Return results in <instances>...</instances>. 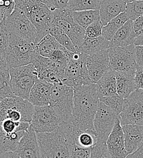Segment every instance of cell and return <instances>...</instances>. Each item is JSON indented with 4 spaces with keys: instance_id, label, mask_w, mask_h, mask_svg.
<instances>
[{
    "instance_id": "obj_1",
    "label": "cell",
    "mask_w": 143,
    "mask_h": 158,
    "mask_svg": "<svg viewBox=\"0 0 143 158\" xmlns=\"http://www.w3.org/2000/svg\"><path fill=\"white\" fill-rule=\"evenodd\" d=\"M99 102L96 83L83 85L74 89L72 118L74 136L84 131L96 134L94 119Z\"/></svg>"
},
{
    "instance_id": "obj_2",
    "label": "cell",
    "mask_w": 143,
    "mask_h": 158,
    "mask_svg": "<svg viewBox=\"0 0 143 158\" xmlns=\"http://www.w3.org/2000/svg\"><path fill=\"white\" fill-rule=\"evenodd\" d=\"M36 135L40 158H70L74 143L72 124L63 122L52 132Z\"/></svg>"
},
{
    "instance_id": "obj_3",
    "label": "cell",
    "mask_w": 143,
    "mask_h": 158,
    "mask_svg": "<svg viewBox=\"0 0 143 158\" xmlns=\"http://www.w3.org/2000/svg\"><path fill=\"white\" fill-rule=\"evenodd\" d=\"M15 8L21 10L31 21L37 31L35 44L49 34L52 27L53 11L40 0H15Z\"/></svg>"
},
{
    "instance_id": "obj_4",
    "label": "cell",
    "mask_w": 143,
    "mask_h": 158,
    "mask_svg": "<svg viewBox=\"0 0 143 158\" xmlns=\"http://www.w3.org/2000/svg\"><path fill=\"white\" fill-rule=\"evenodd\" d=\"M10 85L15 96L28 100L31 90L39 79L33 63L9 69Z\"/></svg>"
},
{
    "instance_id": "obj_5",
    "label": "cell",
    "mask_w": 143,
    "mask_h": 158,
    "mask_svg": "<svg viewBox=\"0 0 143 158\" xmlns=\"http://www.w3.org/2000/svg\"><path fill=\"white\" fill-rule=\"evenodd\" d=\"M36 54L34 43L17 35H10L6 52V59L9 69L32 63Z\"/></svg>"
},
{
    "instance_id": "obj_6",
    "label": "cell",
    "mask_w": 143,
    "mask_h": 158,
    "mask_svg": "<svg viewBox=\"0 0 143 158\" xmlns=\"http://www.w3.org/2000/svg\"><path fill=\"white\" fill-rule=\"evenodd\" d=\"M74 89L64 84L53 85L49 105L63 123L72 124Z\"/></svg>"
},
{
    "instance_id": "obj_7",
    "label": "cell",
    "mask_w": 143,
    "mask_h": 158,
    "mask_svg": "<svg viewBox=\"0 0 143 158\" xmlns=\"http://www.w3.org/2000/svg\"><path fill=\"white\" fill-rule=\"evenodd\" d=\"M34 106L19 97L3 98L0 102V122L6 118L17 122H31Z\"/></svg>"
},
{
    "instance_id": "obj_8",
    "label": "cell",
    "mask_w": 143,
    "mask_h": 158,
    "mask_svg": "<svg viewBox=\"0 0 143 158\" xmlns=\"http://www.w3.org/2000/svg\"><path fill=\"white\" fill-rule=\"evenodd\" d=\"M88 55L74 52L72 58L66 64L62 84L72 87L74 89L83 85L92 84L89 77L86 66V59Z\"/></svg>"
},
{
    "instance_id": "obj_9",
    "label": "cell",
    "mask_w": 143,
    "mask_h": 158,
    "mask_svg": "<svg viewBox=\"0 0 143 158\" xmlns=\"http://www.w3.org/2000/svg\"><path fill=\"white\" fill-rule=\"evenodd\" d=\"M121 125H143V91L137 89L124 99L123 110L120 115Z\"/></svg>"
},
{
    "instance_id": "obj_10",
    "label": "cell",
    "mask_w": 143,
    "mask_h": 158,
    "mask_svg": "<svg viewBox=\"0 0 143 158\" xmlns=\"http://www.w3.org/2000/svg\"><path fill=\"white\" fill-rule=\"evenodd\" d=\"M6 26L10 35H17L35 44L37 38L36 29L20 9L15 8L12 14L6 19Z\"/></svg>"
},
{
    "instance_id": "obj_11",
    "label": "cell",
    "mask_w": 143,
    "mask_h": 158,
    "mask_svg": "<svg viewBox=\"0 0 143 158\" xmlns=\"http://www.w3.org/2000/svg\"><path fill=\"white\" fill-rule=\"evenodd\" d=\"M52 27L61 28L72 41L76 52L85 37V29L74 21L68 10L53 11Z\"/></svg>"
},
{
    "instance_id": "obj_12",
    "label": "cell",
    "mask_w": 143,
    "mask_h": 158,
    "mask_svg": "<svg viewBox=\"0 0 143 158\" xmlns=\"http://www.w3.org/2000/svg\"><path fill=\"white\" fill-rule=\"evenodd\" d=\"M110 69L117 72L136 71L135 45L111 47L108 49Z\"/></svg>"
},
{
    "instance_id": "obj_13",
    "label": "cell",
    "mask_w": 143,
    "mask_h": 158,
    "mask_svg": "<svg viewBox=\"0 0 143 158\" xmlns=\"http://www.w3.org/2000/svg\"><path fill=\"white\" fill-rule=\"evenodd\" d=\"M118 119H120V116L113 109L99 102L94 119L97 142L106 143Z\"/></svg>"
},
{
    "instance_id": "obj_14",
    "label": "cell",
    "mask_w": 143,
    "mask_h": 158,
    "mask_svg": "<svg viewBox=\"0 0 143 158\" xmlns=\"http://www.w3.org/2000/svg\"><path fill=\"white\" fill-rule=\"evenodd\" d=\"M62 123L61 119L50 105L34 106L31 124L36 133L52 132Z\"/></svg>"
},
{
    "instance_id": "obj_15",
    "label": "cell",
    "mask_w": 143,
    "mask_h": 158,
    "mask_svg": "<svg viewBox=\"0 0 143 158\" xmlns=\"http://www.w3.org/2000/svg\"><path fill=\"white\" fill-rule=\"evenodd\" d=\"M86 66L91 81L96 83L110 69L108 49L87 56Z\"/></svg>"
},
{
    "instance_id": "obj_16",
    "label": "cell",
    "mask_w": 143,
    "mask_h": 158,
    "mask_svg": "<svg viewBox=\"0 0 143 158\" xmlns=\"http://www.w3.org/2000/svg\"><path fill=\"white\" fill-rule=\"evenodd\" d=\"M106 144L110 158H126L129 155L125 148L123 128L120 119L116 120Z\"/></svg>"
},
{
    "instance_id": "obj_17",
    "label": "cell",
    "mask_w": 143,
    "mask_h": 158,
    "mask_svg": "<svg viewBox=\"0 0 143 158\" xmlns=\"http://www.w3.org/2000/svg\"><path fill=\"white\" fill-rule=\"evenodd\" d=\"M20 158H40L37 135L32 126L21 138L15 152Z\"/></svg>"
},
{
    "instance_id": "obj_18",
    "label": "cell",
    "mask_w": 143,
    "mask_h": 158,
    "mask_svg": "<svg viewBox=\"0 0 143 158\" xmlns=\"http://www.w3.org/2000/svg\"><path fill=\"white\" fill-rule=\"evenodd\" d=\"M122 128L125 148L130 155L143 144V125L128 124L123 125Z\"/></svg>"
},
{
    "instance_id": "obj_19",
    "label": "cell",
    "mask_w": 143,
    "mask_h": 158,
    "mask_svg": "<svg viewBox=\"0 0 143 158\" xmlns=\"http://www.w3.org/2000/svg\"><path fill=\"white\" fill-rule=\"evenodd\" d=\"M53 86V84L38 79L31 90L28 101L34 106L49 105Z\"/></svg>"
},
{
    "instance_id": "obj_20",
    "label": "cell",
    "mask_w": 143,
    "mask_h": 158,
    "mask_svg": "<svg viewBox=\"0 0 143 158\" xmlns=\"http://www.w3.org/2000/svg\"><path fill=\"white\" fill-rule=\"evenodd\" d=\"M127 2L124 0H102L100 5V18L103 26L125 12Z\"/></svg>"
},
{
    "instance_id": "obj_21",
    "label": "cell",
    "mask_w": 143,
    "mask_h": 158,
    "mask_svg": "<svg viewBox=\"0 0 143 158\" xmlns=\"http://www.w3.org/2000/svg\"><path fill=\"white\" fill-rule=\"evenodd\" d=\"M115 72L117 93L124 99L137 89L135 81V71Z\"/></svg>"
},
{
    "instance_id": "obj_22",
    "label": "cell",
    "mask_w": 143,
    "mask_h": 158,
    "mask_svg": "<svg viewBox=\"0 0 143 158\" xmlns=\"http://www.w3.org/2000/svg\"><path fill=\"white\" fill-rule=\"evenodd\" d=\"M99 99L109 98L118 95L116 90L115 72L109 69L96 83Z\"/></svg>"
},
{
    "instance_id": "obj_23",
    "label": "cell",
    "mask_w": 143,
    "mask_h": 158,
    "mask_svg": "<svg viewBox=\"0 0 143 158\" xmlns=\"http://www.w3.org/2000/svg\"><path fill=\"white\" fill-rule=\"evenodd\" d=\"M109 48L110 41L105 39L102 35L95 39L85 37L77 52L89 56Z\"/></svg>"
},
{
    "instance_id": "obj_24",
    "label": "cell",
    "mask_w": 143,
    "mask_h": 158,
    "mask_svg": "<svg viewBox=\"0 0 143 158\" xmlns=\"http://www.w3.org/2000/svg\"><path fill=\"white\" fill-rule=\"evenodd\" d=\"M133 20H128L117 31L110 41V48L124 47L134 44L135 39L132 37Z\"/></svg>"
},
{
    "instance_id": "obj_25",
    "label": "cell",
    "mask_w": 143,
    "mask_h": 158,
    "mask_svg": "<svg viewBox=\"0 0 143 158\" xmlns=\"http://www.w3.org/2000/svg\"><path fill=\"white\" fill-rule=\"evenodd\" d=\"M27 131H21L14 133H7L0 124V155L11 152H15L21 138Z\"/></svg>"
},
{
    "instance_id": "obj_26",
    "label": "cell",
    "mask_w": 143,
    "mask_h": 158,
    "mask_svg": "<svg viewBox=\"0 0 143 158\" xmlns=\"http://www.w3.org/2000/svg\"><path fill=\"white\" fill-rule=\"evenodd\" d=\"M63 48L59 42L49 34L45 35L36 44H35L36 52L43 57L49 58L54 50Z\"/></svg>"
},
{
    "instance_id": "obj_27",
    "label": "cell",
    "mask_w": 143,
    "mask_h": 158,
    "mask_svg": "<svg viewBox=\"0 0 143 158\" xmlns=\"http://www.w3.org/2000/svg\"><path fill=\"white\" fill-rule=\"evenodd\" d=\"M69 13L74 21L85 29L95 21L101 20L99 10L69 11Z\"/></svg>"
},
{
    "instance_id": "obj_28",
    "label": "cell",
    "mask_w": 143,
    "mask_h": 158,
    "mask_svg": "<svg viewBox=\"0 0 143 158\" xmlns=\"http://www.w3.org/2000/svg\"><path fill=\"white\" fill-rule=\"evenodd\" d=\"M129 20L125 12L121 13L116 17L111 20L107 24L103 26L102 35L105 39L110 41L117 31Z\"/></svg>"
},
{
    "instance_id": "obj_29",
    "label": "cell",
    "mask_w": 143,
    "mask_h": 158,
    "mask_svg": "<svg viewBox=\"0 0 143 158\" xmlns=\"http://www.w3.org/2000/svg\"><path fill=\"white\" fill-rule=\"evenodd\" d=\"M102 0H69L66 10L81 11L86 10H99Z\"/></svg>"
},
{
    "instance_id": "obj_30",
    "label": "cell",
    "mask_w": 143,
    "mask_h": 158,
    "mask_svg": "<svg viewBox=\"0 0 143 158\" xmlns=\"http://www.w3.org/2000/svg\"><path fill=\"white\" fill-rule=\"evenodd\" d=\"M49 34L56 40L62 46L69 51L77 52L72 41L61 28L56 26H53L49 29Z\"/></svg>"
},
{
    "instance_id": "obj_31",
    "label": "cell",
    "mask_w": 143,
    "mask_h": 158,
    "mask_svg": "<svg viewBox=\"0 0 143 158\" xmlns=\"http://www.w3.org/2000/svg\"><path fill=\"white\" fill-rule=\"evenodd\" d=\"M38 78L53 85L62 84L61 80L64 73L51 69L39 68L37 69Z\"/></svg>"
},
{
    "instance_id": "obj_32",
    "label": "cell",
    "mask_w": 143,
    "mask_h": 158,
    "mask_svg": "<svg viewBox=\"0 0 143 158\" xmlns=\"http://www.w3.org/2000/svg\"><path fill=\"white\" fill-rule=\"evenodd\" d=\"M74 140L76 145L84 148H91L97 143L96 135L89 131H84L75 135Z\"/></svg>"
},
{
    "instance_id": "obj_33",
    "label": "cell",
    "mask_w": 143,
    "mask_h": 158,
    "mask_svg": "<svg viewBox=\"0 0 143 158\" xmlns=\"http://www.w3.org/2000/svg\"><path fill=\"white\" fill-rule=\"evenodd\" d=\"M0 97L2 99L15 97L11 88L9 71L0 70Z\"/></svg>"
},
{
    "instance_id": "obj_34",
    "label": "cell",
    "mask_w": 143,
    "mask_h": 158,
    "mask_svg": "<svg viewBox=\"0 0 143 158\" xmlns=\"http://www.w3.org/2000/svg\"><path fill=\"white\" fill-rule=\"evenodd\" d=\"M125 12L130 20H135L143 15V1L127 2Z\"/></svg>"
},
{
    "instance_id": "obj_35",
    "label": "cell",
    "mask_w": 143,
    "mask_h": 158,
    "mask_svg": "<svg viewBox=\"0 0 143 158\" xmlns=\"http://www.w3.org/2000/svg\"><path fill=\"white\" fill-rule=\"evenodd\" d=\"M99 101L113 109L120 116L123 110L124 99L119 95L109 98H99Z\"/></svg>"
},
{
    "instance_id": "obj_36",
    "label": "cell",
    "mask_w": 143,
    "mask_h": 158,
    "mask_svg": "<svg viewBox=\"0 0 143 158\" xmlns=\"http://www.w3.org/2000/svg\"><path fill=\"white\" fill-rule=\"evenodd\" d=\"M103 27V25L101 20L95 21L85 29V37L95 39L101 36Z\"/></svg>"
},
{
    "instance_id": "obj_37",
    "label": "cell",
    "mask_w": 143,
    "mask_h": 158,
    "mask_svg": "<svg viewBox=\"0 0 143 158\" xmlns=\"http://www.w3.org/2000/svg\"><path fill=\"white\" fill-rule=\"evenodd\" d=\"M15 6V0H0V22L12 14Z\"/></svg>"
},
{
    "instance_id": "obj_38",
    "label": "cell",
    "mask_w": 143,
    "mask_h": 158,
    "mask_svg": "<svg viewBox=\"0 0 143 158\" xmlns=\"http://www.w3.org/2000/svg\"><path fill=\"white\" fill-rule=\"evenodd\" d=\"M10 34L7 30L6 26V19L0 22V49L7 52Z\"/></svg>"
},
{
    "instance_id": "obj_39",
    "label": "cell",
    "mask_w": 143,
    "mask_h": 158,
    "mask_svg": "<svg viewBox=\"0 0 143 158\" xmlns=\"http://www.w3.org/2000/svg\"><path fill=\"white\" fill-rule=\"evenodd\" d=\"M90 158H110L107 144L97 143L91 149Z\"/></svg>"
},
{
    "instance_id": "obj_40",
    "label": "cell",
    "mask_w": 143,
    "mask_h": 158,
    "mask_svg": "<svg viewBox=\"0 0 143 158\" xmlns=\"http://www.w3.org/2000/svg\"><path fill=\"white\" fill-rule=\"evenodd\" d=\"M91 148H84L73 143L71 152L70 158H90Z\"/></svg>"
},
{
    "instance_id": "obj_41",
    "label": "cell",
    "mask_w": 143,
    "mask_h": 158,
    "mask_svg": "<svg viewBox=\"0 0 143 158\" xmlns=\"http://www.w3.org/2000/svg\"><path fill=\"white\" fill-rule=\"evenodd\" d=\"M46 4L49 9L53 11L54 10H66L69 0H40Z\"/></svg>"
},
{
    "instance_id": "obj_42",
    "label": "cell",
    "mask_w": 143,
    "mask_h": 158,
    "mask_svg": "<svg viewBox=\"0 0 143 158\" xmlns=\"http://www.w3.org/2000/svg\"><path fill=\"white\" fill-rule=\"evenodd\" d=\"M143 34V15L133 21L132 37L135 38Z\"/></svg>"
},
{
    "instance_id": "obj_43",
    "label": "cell",
    "mask_w": 143,
    "mask_h": 158,
    "mask_svg": "<svg viewBox=\"0 0 143 158\" xmlns=\"http://www.w3.org/2000/svg\"><path fill=\"white\" fill-rule=\"evenodd\" d=\"M135 81L137 88L143 91V68L137 66L135 74Z\"/></svg>"
},
{
    "instance_id": "obj_44",
    "label": "cell",
    "mask_w": 143,
    "mask_h": 158,
    "mask_svg": "<svg viewBox=\"0 0 143 158\" xmlns=\"http://www.w3.org/2000/svg\"><path fill=\"white\" fill-rule=\"evenodd\" d=\"M135 59L137 66L143 68V46H135Z\"/></svg>"
},
{
    "instance_id": "obj_45",
    "label": "cell",
    "mask_w": 143,
    "mask_h": 158,
    "mask_svg": "<svg viewBox=\"0 0 143 158\" xmlns=\"http://www.w3.org/2000/svg\"><path fill=\"white\" fill-rule=\"evenodd\" d=\"M0 70L9 71V68L6 59V52L0 49Z\"/></svg>"
},
{
    "instance_id": "obj_46",
    "label": "cell",
    "mask_w": 143,
    "mask_h": 158,
    "mask_svg": "<svg viewBox=\"0 0 143 158\" xmlns=\"http://www.w3.org/2000/svg\"><path fill=\"white\" fill-rule=\"evenodd\" d=\"M126 158H143V144L137 150L128 155Z\"/></svg>"
},
{
    "instance_id": "obj_47",
    "label": "cell",
    "mask_w": 143,
    "mask_h": 158,
    "mask_svg": "<svg viewBox=\"0 0 143 158\" xmlns=\"http://www.w3.org/2000/svg\"><path fill=\"white\" fill-rule=\"evenodd\" d=\"M0 158H20V157L16 152H11L1 155Z\"/></svg>"
},
{
    "instance_id": "obj_48",
    "label": "cell",
    "mask_w": 143,
    "mask_h": 158,
    "mask_svg": "<svg viewBox=\"0 0 143 158\" xmlns=\"http://www.w3.org/2000/svg\"><path fill=\"white\" fill-rule=\"evenodd\" d=\"M134 44L135 46H143V34L135 38Z\"/></svg>"
},
{
    "instance_id": "obj_49",
    "label": "cell",
    "mask_w": 143,
    "mask_h": 158,
    "mask_svg": "<svg viewBox=\"0 0 143 158\" xmlns=\"http://www.w3.org/2000/svg\"><path fill=\"white\" fill-rule=\"evenodd\" d=\"M124 1H125L126 2H133V1H143V0H124Z\"/></svg>"
},
{
    "instance_id": "obj_50",
    "label": "cell",
    "mask_w": 143,
    "mask_h": 158,
    "mask_svg": "<svg viewBox=\"0 0 143 158\" xmlns=\"http://www.w3.org/2000/svg\"><path fill=\"white\" fill-rule=\"evenodd\" d=\"M1 100H2V98L0 97V102H1Z\"/></svg>"
}]
</instances>
